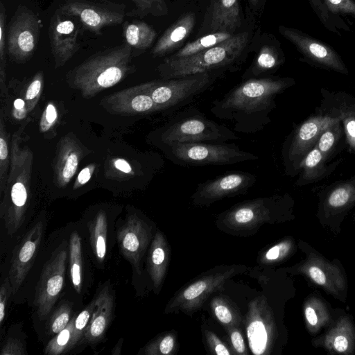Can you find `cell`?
Wrapping results in <instances>:
<instances>
[{
    "instance_id": "1",
    "label": "cell",
    "mask_w": 355,
    "mask_h": 355,
    "mask_svg": "<svg viewBox=\"0 0 355 355\" xmlns=\"http://www.w3.org/2000/svg\"><path fill=\"white\" fill-rule=\"evenodd\" d=\"M294 84L291 78H249L213 101L210 111L216 118L230 121L236 132L256 133L270 122L277 95Z\"/></svg>"
},
{
    "instance_id": "2",
    "label": "cell",
    "mask_w": 355,
    "mask_h": 355,
    "mask_svg": "<svg viewBox=\"0 0 355 355\" xmlns=\"http://www.w3.org/2000/svg\"><path fill=\"white\" fill-rule=\"evenodd\" d=\"M132 47L127 43L99 51L67 74L69 85L92 98L121 81L131 71Z\"/></svg>"
},
{
    "instance_id": "3",
    "label": "cell",
    "mask_w": 355,
    "mask_h": 355,
    "mask_svg": "<svg viewBox=\"0 0 355 355\" xmlns=\"http://www.w3.org/2000/svg\"><path fill=\"white\" fill-rule=\"evenodd\" d=\"M21 142L20 132H15L10 144L8 176L1 195L0 216L10 236L23 224L28 208L33 156L30 148Z\"/></svg>"
},
{
    "instance_id": "4",
    "label": "cell",
    "mask_w": 355,
    "mask_h": 355,
    "mask_svg": "<svg viewBox=\"0 0 355 355\" xmlns=\"http://www.w3.org/2000/svg\"><path fill=\"white\" fill-rule=\"evenodd\" d=\"M248 42V33L234 34L227 40L194 55L166 58L158 67L162 79L182 78L213 71L235 63L241 56Z\"/></svg>"
},
{
    "instance_id": "5",
    "label": "cell",
    "mask_w": 355,
    "mask_h": 355,
    "mask_svg": "<svg viewBox=\"0 0 355 355\" xmlns=\"http://www.w3.org/2000/svg\"><path fill=\"white\" fill-rule=\"evenodd\" d=\"M154 138L159 147L175 143H225L239 139L234 131L207 119L195 107L173 116L155 132Z\"/></svg>"
},
{
    "instance_id": "6",
    "label": "cell",
    "mask_w": 355,
    "mask_h": 355,
    "mask_svg": "<svg viewBox=\"0 0 355 355\" xmlns=\"http://www.w3.org/2000/svg\"><path fill=\"white\" fill-rule=\"evenodd\" d=\"M159 147L173 163L184 166L231 165L259 159L235 144L175 143Z\"/></svg>"
},
{
    "instance_id": "7",
    "label": "cell",
    "mask_w": 355,
    "mask_h": 355,
    "mask_svg": "<svg viewBox=\"0 0 355 355\" xmlns=\"http://www.w3.org/2000/svg\"><path fill=\"white\" fill-rule=\"evenodd\" d=\"M218 73L212 71L149 82V94L159 111L175 110L207 90Z\"/></svg>"
},
{
    "instance_id": "8",
    "label": "cell",
    "mask_w": 355,
    "mask_h": 355,
    "mask_svg": "<svg viewBox=\"0 0 355 355\" xmlns=\"http://www.w3.org/2000/svg\"><path fill=\"white\" fill-rule=\"evenodd\" d=\"M245 269V266H225L209 270L176 293L167 304L165 313L194 312L211 294L220 289L227 279Z\"/></svg>"
},
{
    "instance_id": "9",
    "label": "cell",
    "mask_w": 355,
    "mask_h": 355,
    "mask_svg": "<svg viewBox=\"0 0 355 355\" xmlns=\"http://www.w3.org/2000/svg\"><path fill=\"white\" fill-rule=\"evenodd\" d=\"M338 119L322 112L309 118L288 136L282 153L286 175L293 177L300 173L303 160L316 146L322 132Z\"/></svg>"
},
{
    "instance_id": "10",
    "label": "cell",
    "mask_w": 355,
    "mask_h": 355,
    "mask_svg": "<svg viewBox=\"0 0 355 355\" xmlns=\"http://www.w3.org/2000/svg\"><path fill=\"white\" fill-rule=\"evenodd\" d=\"M305 260L295 266L293 273L302 274L327 293L345 301L347 282L339 261H330L308 245Z\"/></svg>"
},
{
    "instance_id": "11",
    "label": "cell",
    "mask_w": 355,
    "mask_h": 355,
    "mask_svg": "<svg viewBox=\"0 0 355 355\" xmlns=\"http://www.w3.org/2000/svg\"><path fill=\"white\" fill-rule=\"evenodd\" d=\"M42 24L38 17L26 7H19L8 28V55L16 62H24L34 54L38 44Z\"/></svg>"
},
{
    "instance_id": "12",
    "label": "cell",
    "mask_w": 355,
    "mask_h": 355,
    "mask_svg": "<svg viewBox=\"0 0 355 355\" xmlns=\"http://www.w3.org/2000/svg\"><path fill=\"white\" fill-rule=\"evenodd\" d=\"M291 199L289 196H272L246 200L235 205L222 220L228 225L245 227L282 216L288 211Z\"/></svg>"
},
{
    "instance_id": "13",
    "label": "cell",
    "mask_w": 355,
    "mask_h": 355,
    "mask_svg": "<svg viewBox=\"0 0 355 355\" xmlns=\"http://www.w3.org/2000/svg\"><path fill=\"white\" fill-rule=\"evenodd\" d=\"M278 29L294 45L305 62L320 69L348 73L340 55L329 44L295 28L281 25Z\"/></svg>"
},
{
    "instance_id": "14",
    "label": "cell",
    "mask_w": 355,
    "mask_h": 355,
    "mask_svg": "<svg viewBox=\"0 0 355 355\" xmlns=\"http://www.w3.org/2000/svg\"><path fill=\"white\" fill-rule=\"evenodd\" d=\"M256 181V176L248 172H227L198 184L191 200L196 206H207L226 197L246 193Z\"/></svg>"
},
{
    "instance_id": "15",
    "label": "cell",
    "mask_w": 355,
    "mask_h": 355,
    "mask_svg": "<svg viewBox=\"0 0 355 355\" xmlns=\"http://www.w3.org/2000/svg\"><path fill=\"white\" fill-rule=\"evenodd\" d=\"M67 252L54 253L45 264L36 286L34 304L40 320L47 318L62 290Z\"/></svg>"
},
{
    "instance_id": "16",
    "label": "cell",
    "mask_w": 355,
    "mask_h": 355,
    "mask_svg": "<svg viewBox=\"0 0 355 355\" xmlns=\"http://www.w3.org/2000/svg\"><path fill=\"white\" fill-rule=\"evenodd\" d=\"M58 10L64 15L78 19L86 30L98 35L104 27L122 24L125 15L122 10L88 0H67Z\"/></svg>"
},
{
    "instance_id": "17",
    "label": "cell",
    "mask_w": 355,
    "mask_h": 355,
    "mask_svg": "<svg viewBox=\"0 0 355 355\" xmlns=\"http://www.w3.org/2000/svg\"><path fill=\"white\" fill-rule=\"evenodd\" d=\"M251 352L256 355L270 352L276 338V326L265 300L255 299L249 304L245 320Z\"/></svg>"
},
{
    "instance_id": "18",
    "label": "cell",
    "mask_w": 355,
    "mask_h": 355,
    "mask_svg": "<svg viewBox=\"0 0 355 355\" xmlns=\"http://www.w3.org/2000/svg\"><path fill=\"white\" fill-rule=\"evenodd\" d=\"M43 230V223H36L14 248L8 275L12 295L17 293L33 265L42 241Z\"/></svg>"
},
{
    "instance_id": "19",
    "label": "cell",
    "mask_w": 355,
    "mask_h": 355,
    "mask_svg": "<svg viewBox=\"0 0 355 355\" xmlns=\"http://www.w3.org/2000/svg\"><path fill=\"white\" fill-rule=\"evenodd\" d=\"M71 18L57 10L50 21L49 37L56 68L64 66L80 47V27Z\"/></svg>"
},
{
    "instance_id": "20",
    "label": "cell",
    "mask_w": 355,
    "mask_h": 355,
    "mask_svg": "<svg viewBox=\"0 0 355 355\" xmlns=\"http://www.w3.org/2000/svg\"><path fill=\"white\" fill-rule=\"evenodd\" d=\"M101 104L110 112L117 114L138 115L159 112L149 94V82L107 96Z\"/></svg>"
},
{
    "instance_id": "21",
    "label": "cell",
    "mask_w": 355,
    "mask_h": 355,
    "mask_svg": "<svg viewBox=\"0 0 355 355\" xmlns=\"http://www.w3.org/2000/svg\"><path fill=\"white\" fill-rule=\"evenodd\" d=\"M150 239V232L147 224L136 215L128 217L118 231L120 251L136 271H139L140 262Z\"/></svg>"
},
{
    "instance_id": "22",
    "label": "cell",
    "mask_w": 355,
    "mask_h": 355,
    "mask_svg": "<svg viewBox=\"0 0 355 355\" xmlns=\"http://www.w3.org/2000/svg\"><path fill=\"white\" fill-rule=\"evenodd\" d=\"M312 345L331 354H354L355 324L349 315L341 316L331 321L324 334L312 340Z\"/></svg>"
},
{
    "instance_id": "23",
    "label": "cell",
    "mask_w": 355,
    "mask_h": 355,
    "mask_svg": "<svg viewBox=\"0 0 355 355\" xmlns=\"http://www.w3.org/2000/svg\"><path fill=\"white\" fill-rule=\"evenodd\" d=\"M311 8L326 29L341 35L349 32L348 17L355 19V0H308Z\"/></svg>"
},
{
    "instance_id": "24",
    "label": "cell",
    "mask_w": 355,
    "mask_h": 355,
    "mask_svg": "<svg viewBox=\"0 0 355 355\" xmlns=\"http://www.w3.org/2000/svg\"><path fill=\"white\" fill-rule=\"evenodd\" d=\"M322 93V112L339 117L349 149L355 153V97L345 92Z\"/></svg>"
},
{
    "instance_id": "25",
    "label": "cell",
    "mask_w": 355,
    "mask_h": 355,
    "mask_svg": "<svg viewBox=\"0 0 355 355\" xmlns=\"http://www.w3.org/2000/svg\"><path fill=\"white\" fill-rule=\"evenodd\" d=\"M82 155V148L73 137L60 139L54 167L55 181L59 187H65L73 177Z\"/></svg>"
},
{
    "instance_id": "26",
    "label": "cell",
    "mask_w": 355,
    "mask_h": 355,
    "mask_svg": "<svg viewBox=\"0 0 355 355\" xmlns=\"http://www.w3.org/2000/svg\"><path fill=\"white\" fill-rule=\"evenodd\" d=\"M96 300V306L81 341L89 344L96 343L103 339L113 313L114 299L107 288L101 290Z\"/></svg>"
},
{
    "instance_id": "27",
    "label": "cell",
    "mask_w": 355,
    "mask_h": 355,
    "mask_svg": "<svg viewBox=\"0 0 355 355\" xmlns=\"http://www.w3.org/2000/svg\"><path fill=\"white\" fill-rule=\"evenodd\" d=\"M170 248L163 234L157 231L151 243L147 268L154 288L159 291L166 274L170 259Z\"/></svg>"
},
{
    "instance_id": "28",
    "label": "cell",
    "mask_w": 355,
    "mask_h": 355,
    "mask_svg": "<svg viewBox=\"0 0 355 355\" xmlns=\"http://www.w3.org/2000/svg\"><path fill=\"white\" fill-rule=\"evenodd\" d=\"M193 13H188L171 25L157 42L151 51L154 57L162 56L180 45L191 33L195 24Z\"/></svg>"
},
{
    "instance_id": "29",
    "label": "cell",
    "mask_w": 355,
    "mask_h": 355,
    "mask_svg": "<svg viewBox=\"0 0 355 355\" xmlns=\"http://www.w3.org/2000/svg\"><path fill=\"white\" fill-rule=\"evenodd\" d=\"M241 25L239 0H217L212 9L210 31L233 34Z\"/></svg>"
},
{
    "instance_id": "30",
    "label": "cell",
    "mask_w": 355,
    "mask_h": 355,
    "mask_svg": "<svg viewBox=\"0 0 355 355\" xmlns=\"http://www.w3.org/2000/svg\"><path fill=\"white\" fill-rule=\"evenodd\" d=\"M327 161L315 146L305 157L300 166V177L296 182L297 186H303L318 182L334 170L339 161L331 165H326Z\"/></svg>"
},
{
    "instance_id": "31",
    "label": "cell",
    "mask_w": 355,
    "mask_h": 355,
    "mask_svg": "<svg viewBox=\"0 0 355 355\" xmlns=\"http://www.w3.org/2000/svg\"><path fill=\"white\" fill-rule=\"evenodd\" d=\"M355 204V175L330 188L324 196L323 209L328 214L350 208Z\"/></svg>"
},
{
    "instance_id": "32",
    "label": "cell",
    "mask_w": 355,
    "mask_h": 355,
    "mask_svg": "<svg viewBox=\"0 0 355 355\" xmlns=\"http://www.w3.org/2000/svg\"><path fill=\"white\" fill-rule=\"evenodd\" d=\"M303 314L306 327L314 335L331 322L330 311L326 303L315 296H309L304 303Z\"/></svg>"
},
{
    "instance_id": "33",
    "label": "cell",
    "mask_w": 355,
    "mask_h": 355,
    "mask_svg": "<svg viewBox=\"0 0 355 355\" xmlns=\"http://www.w3.org/2000/svg\"><path fill=\"white\" fill-rule=\"evenodd\" d=\"M284 62V56L279 49L270 46H263L253 65L243 74V79L257 78L277 69Z\"/></svg>"
},
{
    "instance_id": "34",
    "label": "cell",
    "mask_w": 355,
    "mask_h": 355,
    "mask_svg": "<svg viewBox=\"0 0 355 355\" xmlns=\"http://www.w3.org/2000/svg\"><path fill=\"white\" fill-rule=\"evenodd\" d=\"M123 35L126 43L132 48L145 50L152 45L157 33L147 23L134 21L123 25Z\"/></svg>"
},
{
    "instance_id": "35",
    "label": "cell",
    "mask_w": 355,
    "mask_h": 355,
    "mask_svg": "<svg viewBox=\"0 0 355 355\" xmlns=\"http://www.w3.org/2000/svg\"><path fill=\"white\" fill-rule=\"evenodd\" d=\"M89 239L93 254L101 263L107 252V220L103 211L98 212L89 225Z\"/></svg>"
},
{
    "instance_id": "36",
    "label": "cell",
    "mask_w": 355,
    "mask_h": 355,
    "mask_svg": "<svg viewBox=\"0 0 355 355\" xmlns=\"http://www.w3.org/2000/svg\"><path fill=\"white\" fill-rule=\"evenodd\" d=\"M234 34L226 32H217L202 36L196 40L187 44L170 58H180L190 56L210 49L232 37Z\"/></svg>"
},
{
    "instance_id": "37",
    "label": "cell",
    "mask_w": 355,
    "mask_h": 355,
    "mask_svg": "<svg viewBox=\"0 0 355 355\" xmlns=\"http://www.w3.org/2000/svg\"><path fill=\"white\" fill-rule=\"evenodd\" d=\"M69 268L73 286L80 293L83 282V258L81 239L76 232H73L70 236Z\"/></svg>"
},
{
    "instance_id": "38",
    "label": "cell",
    "mask_w": 355,
    "mask_h": 355,
    "mask_svg": "<svg viewBox=\"0 0 355 355\" xmlns=\"http://www.w3.org/2000/svg\"><path fill=\"white\" fill-rule=\"evenodd\" d=\"M74 320L75 317H73L66 327L49 341L44 349L45 354H64L76 345L74 337Z\"/></svg>"
},
{
    "instance_id": "39",
    "label": "cell",
    "mask_w": 355,
    "mask_h": 355,
    "mask_svg": "<svg viewBox=\"0 0 355 355\" xmlns=\"http://www.w3.org/2000/svg\"><path fill=\"white\" fill-rule=\"evenodd\" d=\"M341 125V121L338 119L327 125L320 135L316 146L327 162L332 155L342 135Z\"/></svg>"
},
{
    "instance_id": "40",
    "label": "cell",
    "mask_w": 355,
    "mask_h": 355,
    "mask_svg": "<svg viewBox=\"0 0 355 355\" xmlns=\"http://www.w3.org/2000/svg\"><path fill=\"white\" fill-rule=\"evenodd\" d=\"M135 6V9L129 12L127 15L133 16H145L146 15H152L153 16L159 17L167 15L168 8L165 0H130Z\"/></svg>"
},
{
    "instance_id": "41",
    "label": "cell",
    "mask_w": 355,
    "mask_h": 355,
    "mask_svg": "<svg viewBox=\"0 0 355 355\" xmlns=\"http://www.w3.org/2000/svg\"><path fill=\"white\" fill-rule=\"evenodd\" d=\"M8 135L2 117L0 123V193L2 194L8 176Z\"/></svg>"
},
{
    "instance_id": "42",
    "label": "cell",
    "mask_w": 355,
    "mask_h": 355,
    "mask_svg": "<svg viewBox=\"0 0 355 355\" xmlns=\"http://www.w3.org/2000/svg\"><path fill=\"white\" fill-rule=\"evenodd\" d=\"M71 307L68 303L60 306L49 319L46 328L49 335H55L64 329L71 320Z\"/></svg>"
},
{
    "instance_id": "43",
    "label": "cell",
    "mask_w": 355,
    "mask_h": 355,
    "mask_svg": "<svg viewBox=\"0 0 355 355\" xmlns=\"http://www.w3.org/2000/svg\"><path fill=\"white\" fill-rule=\"evenodd\" d=\"M211 306L216 318L224 325L230 328L239 323L236 312L222 299L215 298L211 301Z\"/></svg>"
},
{
    "instance_id": "44",
    "label": "cell",
    "mask_w": 355,
    "mask_h": 355,
    "mask_svg": "<svg viewBox=\"0 0 355 355\" xmlns=\"http://www.w3.org/2000/svg\"><path fill=\"white\" fill-rule=\"evenodd\" d=\"M295 245L292 238L284 239L265 252L263 261L268 263L282 261L294 252Z\"/></svg>"
},
{
    "instance_id": "45",
    "label": "cell",
    "mask_w": 355,
    "mask_h": 355,
    "mask_svg": "<svg viewBox=\"0 0 355 355\" xmlns=\"http://www.w3.org/2000/svg\"><path fill=\"white\" fill-rule=\"evenodd\" d=\"M175 338L173 334H167L151 341L143 349L146 355L170 354L174 350Z\"/></svg>"
},
{
    "instance_id": "46",
    "label": "cell",
    "mask_w": 355,
    "mask_h": 355,
    "mask_svg": "<svg viewBox=\"0 0 355 355\" xmlns=\"http://www.w3.org/2000/svg\"><path fill=\"white\" fill-rule=\"evenodd\" d=\"M96 306V298L87 306L74 320V337L77 345L82 341L85 332Z\"/></svg>"
},
{
    "instance_id": "47",
    "label": "cell",
    "mask_w": 355,
    "mask_h": 355,
    "mask_svg": "<svg viewBox=\"0 0 355 355\" xmlns=\"http://www.w3.org/2000/svg\"><path fill=\"white\" fill-rule=\"evenodd\" d=\"M6 12L2 2L0 3V80L3 87L6 79Z\"/></svg>"
},
{
    "instance_id": "48",
    "label": "cell",
    "mask_w": 355,
    "mask_h": 355,
    "mask_svg": "<svg viewBox=\"0 0 355 355\" xmlns=\"http://www.w3.org/2000/svg\"><path fill=\"white\" fill-rule=\"evenodd\" d=\"M43 73L37 72L28 86L25 95V108L27 112L31 111L37 102L43 84Z\"/></svg>"
},
{
    "instance_id": "49",
    "label": "cell",
    "mask_w": 355,
    "mask_h": 355,
    "mask_svg": "<svg viewBox=\"0 0 355 355\" xmlns=\"http://www.w3.org/2000/svg\"><path fill=\"white\" fill-rule=\"evenodd\" d=\"M12 290L8 277H6L1 284L0 289V324L3 322L6 316V310L10 295Z\"/></svg>"
},
{
    "instance_id": "50",
    "label": "cell",
    "mask_w": 355,
    "mask_h": 355,
    "mask_svg": "<svg viewBox=\"0 0 355 355\" xmlns=\"http://www.w3.org/2000/svg\"><path fill=\"white\" fill-rule=\"evenodd\" d=\"M1 355H24L26 354L22 343L14 338H8L4 343Z\"/></svg>"
},
{
    "instance_id": "51",
    "label": "cell",
    "mask_w": 355,
    "mask_h": 355,
    "mask_svg": "<svg viewBox=\"0 0 355 355\" xmlns=\"http://www.w3.org/2000/svg\"><path fill=\"white\" fill-rule=\"evenodd\" d=\"M57 119V111L55 106L49 103L43 112L40 121V129L42 131H47Z\"/></svg>"
},
{
    "instance_id": "52",
    "label": "cell",
    "mask_w": 355,
    "mask_h": 355,
    "mask_svg": "<svg viewBox=\"0 0 355 355\" xmlns=\"http://www.w3.org/2000/svg\"><path fill=\"white\" fill-rule=\"evenodd\" d=\"M206 338L210 348L218 355H229L231 352L226 345L212 332L207 331Z\"/></svg>"
},
{
    "instance_id": "53",
    "label": "cell",
    "mask_w": 355,
    "mask_h": 355,
    "mask_svg": "<svg viewBox=\"0 0 355 355\" xmlns=\"http://www.w3.org/2000/svg\"><path fill=\"white\" fill-rule=\"evenodd\" d=\"M230 338L232 345L235 352L239 354H246V347L244 339L241 332L233 327L230 332Z\"/></svg>"
},
{
    "instance_id": "54",
    "label": "cell",
    "mask_w": 355,
    "mask_h": 355,
    "mask_svg": "<svg viewBox=\"0 0 355 355\" xmlns=\"http://www.w3.org/2000/svg\"><path fill=\"white\" fill-rule=\"evenodd\" d=\"M94 168V165L87 166L79 173L74 184L75 189L86 184L90 180Z\"/></svg>"
},
{
    "instance_id": "55",
    "label": "cell",
    "mask_w": 355,
    "mask_h": 355,
    "mask_svg": "<svg viewBox=\"0 0 355 355\" xmlns=\"http://www.w3.org/2000/svg\"><path fill=\"white\" fill-rule=\"evenodd\" d=\"M115 167L125 173H131L132 170L128 162L123 159H117L114 162Z\"/></svg>"
},
{
    "instance_id": "56",
    "label": "cell",
    "mask_w": 355,
    "mask_h": 355,
    "mask_svg": "<svg viewBox=\"0 0 355 355\" xmlns=\"http://www.w3.org/2000/svg\"><path fill=\"white\" fill-rule=\"evenodd\" d=\"M122 343H123V338H121L118 343L116 344V345L114 347L111 352V354L112 355H119L121 353V349H122Z\"/></svg>"
},
{
    "instance_id": "57",
    "label": "cell",
    "mask_w": 355,
    "mask_h": 355,
    "mask_svg": "<svg viewBox=\"0 0 355 355\" xmlns=\"http://www.w3.org/2000/svg\"><path fill=\"white\" fill-rule=\"evenodd\" d=\"M259 0H250V2L252 5L256 6Z\"/></svg>"
}]
</instances>
